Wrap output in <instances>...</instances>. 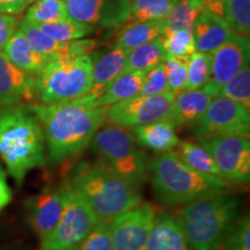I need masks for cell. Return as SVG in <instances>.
Here are the masks:
<instances>
[{"instance_id":"cell-1","label":"cell","mask_w":250,"mask_h":250,"mask_svg":"<svg viewBox=\"0 0 250 250\" xmlns=\"http://www.w3.org/2000/svg\"><path fill=\"white\" fill-rule=\"evenodd\" d=\"M95 99L88 94L73 101L28 105L42 127L50 162L62 164L77 158L104 125L105 108L98 107Z\"/></svg>"},{"instance_id":"cell-2","label":"cell","mask_w":250,"mask_h":250,"mask_svg":"<svg viewBox=\"0 0 250 250\" xmlns=\"http://www.w3.org/2000/svg\"><path fill=\"white\" fill-rule=\"evenodd\" d=\"M66 183L79 193L101 223H110L142 204L140 187L99 161L78 162Z\"/></svg>"},{"instance_id":"cell-3","label":"cell","mask_w":250,"mask_h":250,"mask_svg":"<svg viewBox=\"0 0 250 250\" xmlns=\"http://www.w3.org/2000/svg\"><path fill=\"white\" fill-rule=\"evenodd\" d=\"M155 198L168 206H186L229 192V182L191 169L174 151L159 153L147 165Z\"/></svg>"},{"instance_id":"cell-4","label":"cell","mask_w":250,"mask_h":250,"mask_svg":"<svg viewBox=\"0 0 250 250\" xmlns=\"http://www.w3.org/2000/svg\"><path fill=\"white\" fill-rule=\"evenodd\" d=\"M0 158L18 184L30 170L45 164L42 127L28 107L0 109Z\"/></svg>"},{"instance_id":"cell-5","label":"cell","mask_w":250,"mask_h":250,"mask_svg":"<svg viewBox=\"0 0 250 250\" xmlns=\"http://www.w3.org/2000/svg\"><path fill=\"white\" fill-rule=\"evenodd\" d=\"M240 201L229 192L183 206L175 215L195 250H214L239 219Z\"/></svg>"},{"instance_id":"cell-6","label":"cell","mask_w":250,"mask_h":250,"mask_svg":"<svg viewBox=\"0 0 250 250\" xmlns=\"http://www.w3.org/2000/svg\"><path fill=\"white\" fill-rule=\"evenodd\" d=\"M92 85L90 56L54 59L34 76L31 101H37L40 104L73 101L88 95Z\"/></svg>"},{"instance_id":"cell-7","label":"cell","mask_w":250,"mask_h":250,"mask_svg":"<svg viewBox=\"0 0 250 250\" xmlns=\"http://www.w3.org/2000/svg\"><path fill=\"white\" fill-rule=\"evenodd\" d=\"M90 145L99 162L125 180L142 186L147 176V164L132 131L107 125L95 133Z\"/></svg>"},{"instance_id":"cell-8","label":"cell","mask_w":250,"mask_h":250,"mask_svg":"<svg viewBox=\"0 0 250 250\" xmlns=\"http://www.w3.org/2000/svg\"><path fill=\"white\" fill-rule=\"evenodd\" d=\"M64 210L51 233L41 240L40 250H74L99 223L87 203L65 183Z\"/></svg>"},{"instance_id":"cell-9","label":"cell","mask_w":250,"mask_h":250,"mask_svg":"<svg viewBox=\"0 0 250 250\" xmlns=\"http://www.w3.org/2000/svg\"><path fill=\"white\" fill-rule=\"evenodd\" d=\"M191 131L197 140L220 136L249 137L250 111L233 100L214 98Z\"/></svg>"},{"instance_id":"cell-10","label":"cell","mask_w":250,"mask_h":250,"mask_svg":"<svg viewBox=\"0 0 250 250\" xmlns=\"http://www.w3.org/2000/svg\"><path fill=\"white\" fill-rule=\"evenodd\" d=\"M177 93L167 92L156 95H138L105 108V122L116 126L132 129L139 125L167 120Z\"/></svg>"},{"instance_id":"cell-11","label":"cell","mask_w":250,"mask_h":250,"mask_svg":"<svg viewBox=\"0 0 250 250\" xmlns=\"http://www.w3.org/2000/svg\"><path fill=\"white\" fill-rule=\"evenodd\" d=\"M210 153L223 177L229 183L250 181V140L248 136H220L198 140Z\"/></svg>"},{"instance_id":"cell-12","label":"cell","mask_w":250,"mask_h":250,"mask_svg":"<svg viewBox=\"0 0 250 250\" xmlns=\"http://www.w3.org/2000/svg\"><path fill=\"white\" fill-rule=\"evenodd\" d=\"M211 74L206 85L201 88L212 99L217 96L218 90L243 67L249 65L250 43L249 36L232 34L223 45L211 54Z\"/></svg>"},{"instance_id":"cell-13","label":"cell","mask_w":250,"mask_h":250,"mask_svg":"<svg viewBox=\"0 0 250 250\" xmlns=\"http://www.w3.org/2000/svg\"><path fill=\"white\" fill-rule=\"evenodd\" d=\"M155 218L152 205L140 204L111 220L112 250H144Z\"/></svg>"},{"instance_id":"cell-14","label":"cell","mask_w":250,"mask_h":250,"mask_svg":"<svg viewBox=\"0 0 250 250\" xmlns=\"http://www.w3.org/2000/svg\"><path fill=\"white\" fill-rule=\"evenodd\" d=\"M72 20L92 27H123L130 17V0H65Z\"/></svg>"},{"instance_id":"cell-15","label":"cell","mask_w":250,"mask_h":250,"mask_svg":"<svg viewBox=\"0 0 250 250\" xmlns=\"http://www.w3.org/2000/svg\"><path fill=\"white\" fill-rule=\"evenodd\" d=\"M65 187H48L26 202L28 220L40 240L54 230L64 210Z\"/></svg>"},{"instance_id":"cell-16","label":"cell","mask_w":250,"mask_h":250,"mask_svg":"<svg viewBox=\"0 0 250 250\" xmlns=\"http://www.w3.org/2000/svg\"><path fill=\"white\" fill-rule=\"evenodd\" d=\"M33 81L34 76L12 64L0 50V108L18 105L22 100L31 101Z\"/></svg>"},{"instance_id":"cell-17","label":"cell","mask_w":250,"mask_h":250,"mask_svg":"<svg viewBox=\"0 0 250 250\" xmlns=\"http://www.w3.org/2000/svg\"><path fill=\"white\" fill-rule=\"evenodd\" d=\"M130 51L114 46L109 51L90 56L93 62V85L90 95H101L107 90L115 79L124 72L125 62Z\"/></svg>"},{"instance_id":"cell-18","label":"cell","mask_w":250,"mask_h":250,"mask_svg":"<svg viewBox=\"0 0 250 250\" xmlns=\"http://www.w3.org/2000/svg\"><path fill=\"white\" fill-rule=\"evenodd\" d=\"M196 51L212 54L232 36L226 21L212 12L203 9L192 27Z\"/></svg>"},{"instance_id":"cell-19","label":"cell","mask_w":250,"mask_h":250,"mask_svg":"<svg viewBox=\"0 0 250 250\" xmlns=\"http://www.w3.org/2000/svg\"><path fill=\"white\" fill-rule=\"evenodd\" d=\"M212 98L202 89L182 90L177 93L167 120L175 129L192 126L203 116Z\"/></svg>"},{"instance_id":"cell-20","label":"cell","mask_w":250,"mask_h":250,"mask_svg":"<svg viewBox=\"0 0 250 250\" xmlns=\"http://www.w3.org/2000/svg\"><path fill=\"white\" fill-rule=\"evenodd\" d=\"M144 250H195L176 219L170 214L156 215L154 226Z\"/></svg>"},{"instance_id":"cell-21","label":"cell","mask_w":250,"mask_h":250,"mask_svg":"<svg viewBox=\"0 0 250 250\" xmlns=\"http://www.w3.org/2000/svg\"><path fill=\"white\" fill-rule=\"evenodd\" d=\"M138 145L156 153L173 151L179 145L176 129L168 120H162L131 129Z\"/></svg>"},{"instance_id":"cell-22","label":"cell","mask_w":250,"mask_h":250,"mask_svg":"<svg viewBox=\"0 0 250 250\" xmlns=\"http://www.w3.org/2000/svg\"><path fill=\"white\" fill-rule=\"evenodd\" d=\"M204 9L223 18L235 35L249 36L250 0H204Z\"/></svg>"},{"instance_id":"cell-23","label":"cell","mask_w":250,"mask_h":250,"mask_svg":"<svg viewBox=\"0 0 250 250\" xmlns=\"http://www.w3.org/2000/svg\"><path fill=\"white\" fill-rule=\"evenodd\" d=\"M2 51L12 64L30 76L39 74L49 62L31 48L19 28L9 39Z\"/></svg>"},{"instance_id":"cell-24","label":"cell","mask_w":250,"mask_h":250,"mask_svg":"<svg viewBox=\"0 0 250 250\" xmlns=\"http://www.w3.org/2000/svg\"><path fill=\"white\" fill-rule=\"evenodd\" d=\"M146 72L126 71L120 74L107 90L95 99L98 107L107 108L116 103L138 96L145 80Z\"/></svg>"},{"instance_id":"cell-25","label":"cell","mask_w":250,"mask_h":250,"mask_svg":"<svg viewBox=\"0 0 250 250\" xmlns=\"http://www.w3.org/2000/svg\"><path fill=\"white\" fill-rule=\"evenodd\" d=\"M165 31V22L162 21H145L124 24L118 35L115 46L126 51L138 48L161 36Z\"/></svg>"},{"instance_id":"cell-26","label":"cell","mask_w":250,"mask_h":250,"mask_svg":"<svg viewBox=\"0 0 250 250\" xmlns=\"http://www.w3.org/2000/svg\"><path fill=\"white\" fill-rule=\"evenodd\" d=\"M166 52L161 36L152 40L146 44L131 50L125 62L124 72L140 71L149 72L165 62Z\"/></svg>"},{"instance_id":"cell-27","label":"cell","mask_w":250,"mask_h":250,"mask_svg":"<svg viewBox=\"0 0 250 250\" xmlns=\"http://www.w3.org/2000/svg\"><path fill=\"white\" fill-rule=\"evenodd\" d=\"M174 152L181 159V161L191 169L198 173L224 179L223 174L219 170L210 153L203 148L199 144L188 142V140H180L179 145L176 146V151Z\"/></svg>"},{"instance_id":"cell-28","label":"cell","mask_w":250,"mask_h":250,"mask_svg":"<svg viewBox=\"0 0 250 250\" xmlns=\"http://www.w3.org/2000/svg\"><path fill=\"white\" fill-rule=\"evenodd\" d=\"M204 9V0H175L164 20L165 29L192 30L197 18Z\"/></svg>"},{"instance_id":"cell-29","label":"cell","mask_w":250,"mask_h":250,"mask_svg":"<svg viewBox=\"0 0 250 250\" xmlns=\"http://www.w3.org/2000/svg\"><path fill=\"white\" fill-rule=\"evenodd\" d=\"M175 0H130V17L125 24L165 20Z\"/></svg>"},{"instance_id":"cell-30","label":"cell","mask_w":250,"mask_h":250,"mask_svg":"<svg viewBox=\"0 0 250 250\" xmlns=\"http://www.w3.org/2000/svg\"><path fill=\"white\" fill-rule=\"evenodd\" d=\"M65 0H41L28 9L24 20L34 24L62 22L70 20Z\"/></svg>"},{"instance_id":"cell-31","label":"cell","mask_w":250,"mask_h":250,"mask_svg":"<svg viewBox=\"0 0 250 250\" xmlns=\"http://www.w3.org/2000/svg\"><path fill=\"white\" fill-rule=\"evenodd\" d=\"M161 39L166 56L188 59L196 52L192 30L165 29Z\"/></svg>"},{"instance_id":"cell-32","label":"cell","mask_w":250,"mask_h":250,"mask_svg":"<svg viewBox=\"0 0 250 250\" xmlns=\"http://www.w3.org/2000/svg\"><path fill=\"white\" fill-rule=\"evenodd\" d=\"M36 26L49 37L62 43L83 40V37L90 35L95 29L89 24L78 22V21L72 20V19L62 21V22L36 24Z\"/></svg>"},{"instance_id":"cell-33","label":"cell","mask_w":250,"mask_h":250,"mask_svg":"<svg viewBox=\"0 0 250 250\" xmlns=\"http://www.w3.org/2000/svg\"><path fill=\"white\" fill-rule=\"evenodd\" d=\"M215 98H226L250 109V67L247 65L218 90Z\"/></svg>"},{"instance_id":"cell-34","label":"cell","mask_w":250,"mask_h":250,"mask_svg":"<svg viewBox=\"0 0 250 250\" xmlns=\"http://www.w3.org/2000/svg\"><path fill=\"white\" fill-rule=\"evenodd\" d=\"M211 54L196 51L188 59V78L184 90L201 89L206 85L211 74Z\"/></svg>"},{"instance_id":"cell-35","label":"cell","mask_w":250,"mask_h":250,"mask_svg":"<svg viewBox=\"0 0 250 250\" xmlns=\"http://www.w3.org/2000/svg\"><path fill=\"white\" fill-rule=\"evenodd\" d=\"M214 250H250V217L237 219L223 241Z\"/></svg>"},{"instance_id":"cell-36","label":"cell","mask_w":250,"mask_h":250,"mask_svg":"<svg viewBox=\"0 0 250 250\" xmlns=\"http://www.w3.org/2000/svg\"><path fill=\"white\" fill-rule=\"evenodd\" d=\"M188 59L166 56L164 65L166 68V74H167L168 88L171 92L180 93L186 89L188 78Z\"/></svg>"},{"instance_id":"cell-37","label":"cell","mask_w":250,"mask_h":250,"mask_svg":"<svg viewBox=\"0 0 250 250\" xmlns=\"http://www.w3.org/2000/svg\"><path fill=\"white\" fill-rule=\"evenodd\" d=\"M110 223L99 221L74 250H112Z\"/></svg>"},{"instance_id":"cell-38","label":"cell","mask_w":250,"mask_h":250,"mask_svg":"<svg viewBox=\"0 0 250 250\" xmlns=\"http://www.w3.org/2000/svg\"><path fill=\"white\" fill-rule=\"evenodd\" d=\"M167 90H169V88H168L167 74H166L165 65L162 62V64L158 65V66L146 73L139 95H156V94L165 93Z\"/></svg>"},{"instance_id":"cell-39","label":"cell","mask_w":250,"mask_h":250,"mask_svg":"<svg viewBox=\"0 0 250 250\" xmlns=\"http://www.w3.org/2000/svg\"><path fill=\"white\" fill-rule=\"evenodd\" d=\"M18 28L19 21L14 15L0 14V50L5 48Z\"/></svg>"},{"instance_id":"cell-40","label":"cell","mask_w":250,"mask_h":250,"mask_svg":"<svg viewBox=\"0 0 250 250\" xmlns=\"http://www.w3.org/2000/svg\"><path fill=\"white\" fill-rule=\"evenodd\" d=\"M12 190L7 183L5 170L0 167V212L7 206L12 201Z\"/></svg>"},{"instance_id":"cell-41","label":"cell","mask_w":250,"mask_h":250,"mask_svg":"<svg viewBox=\"0 0 250 250\" xmlns=\"http://www.w3.org/2000/svg\"><path fill=\"white\" fill-rule=\"evenodd\" d=\"M26 7L23 0H0V14H20Z\"/></svg>"},{"instance_id":"cell-42","label":"cell","mask_w":250,"mask_h":250,"mask_svg":"<svg viewBox=\"0 0 250 250\" xmlns=\"http://www.w3.org/2000/svg\"><path fill=\"white\" fill-rule=\"evenodd\" d=\"M37 1H41V0H23L24 5L26 6L30 5V4H35V2H37Z\"/></svg>"},{"instance_id":"cell-43","label":"cell","mask_w":250,"mask_h":250,"mask_svg":"<svg viewBox=\"0 0 250 250\" xmlns=\"http://www.w3.org/2000/svg\"><path fill=\"white\" fill-rule=\"evenodd\" d=\"M8 250H24V249H21V248H12V249H8Z\"/></svg>"}]
</instances>
